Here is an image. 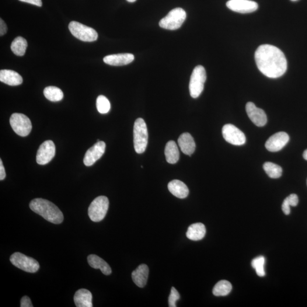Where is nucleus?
Returning a JSON list of instances; mask_svg holds the SVG:
<instances>
[{
    "mask_svg": "<svg viewBox=\"0 0 307 307\" xmlns=\"http://www.w3.org/2000/svg\"><path fill=\"white\" fill-rule=\"evenodd\" d=\"M255 60L258 68L268 78H280L287 71V62L284 52L273 45L263 44L258 47Z\"/></svg>",
    "mask_w": 307,
    "mask_h": 307,
    "instance_id": "1",
    "label": "nucleus"
},
{
    "mask_svg": "<svg viewBox=\"0 0 307 307\" xmlns=\"http://www.w3.org/2000/svg\"><path fill=\"white\" fill-rule=\"evenodd\" d=\"M29 207L33 212L53 224H59L64 221V216L62 211L50 201L41 198H35L30 202Z\"/></svg>",
    "mask_w": 307,
    "mask_h": 307,
    "instance_id": "2",
    "label": "nucleus"
},
{
    "mask_svg": "<svg viewBox=\"0 0 307 307\" xmlns=\"http://www.w3.org/2000/svg\"><path fill=\"white\" fill-rule=\"evenodd\" d=\"M134 147L136 153L142 154L148 144V131L144 119L139 118L134 125Z\"/></svg>",
    "mask_w": 307,
    "mask_h": 307,
    "instance_id": "3",
    "label": "nucleus"
},
{
    "mask_svg": "<svg viewBox=\"0 0 307 307\" xmlns=\"http://www.w3.org/2000/svg\"><path fill=\"white\" fill-rule=\"evenodd\" d=\"M206 79L207 74L203 66H197L192 73L189 85L190 93L193 98H197L203 91Z\"/></svg>",
    "mask_w": 307,
    "mask_h": 307,
    "instance_id": "4",
    "label": "nucleus"
},
{
    "mask_svg": "<svg viewBox=\"0 0 307 307\" xmlns=\"http://www.w3.org/2000/svg\"><path fill=\"white\" fill-rule=\"evenodd\" d=\"M186 12L182 8L174 9L160 21L159 25L163 29L175 30L179 29L186 19Z\"/></svg>",
    "mask_w": 307,
    "mask_h": 307,
    "instance_id": "5",
    "label": "nucleus"
},
{
    "mask_svg": "<svg viewBox=\"0 0 307 307\" xmlns=\"http://www.w3.org/2000/svg\"><path fill=\"white\" fill-rule=\"evenodd\" d=\"M109 204V200L106 197L100 196L96 197L88 208L90 219L95 222L102 221L107 214Z\"/></svg>",
    "mask_w": 307,
    "mask_h": 307,
    "instance_id": "6",
    "label": "nucleus"
},
{
    "mask_svg": "<svg viewBox=\"0 0 307 307\" xmlns=\"http://www.w3.org/2000/svg\"><path fill=\"white\" fill-rule=\"evenodd\" d=\"M68 28L73 36L80 41L91 43L96 41L98 38V34L95 29L78 22H71Z\"/></svg>",
    "mask_w": 307,
    "mask_h": 307,
    "instance_id": "7",
    "label": "nucleus"
},
{
    "mask_svg": "<svg viewBox=\"0 0 307 307\" xmlns=\"http://www.w3.org/2000/svg\"><path fill=\"white\" fill-rule=\"evenodd\" d=\"M10 261L14 266L27 273H36L40 267L39 263L34 258L19 252L13 254L10 256Z\"/></svg>",
    "mask_w": 307,
    "mask_h": 307,
    "instance_id": "8",
    "label": "nucleus"
},
{
    "mask_svg": "<svg viewBox=\"0 0 307 307\" xmlns=\"http://www.w3.org/2000/svg\"><path fill=\"white\" fill-rule=\"evenodd\" d=\"M10 124L16 133L22 137L29 135L32 129L29 118L22 113H13L10 117Z\"/></svg>",
    "mask_w": 307,
    "mask_h": 307,
    "instance_id": "9",
    "label": "nucleus"
},
{
    "mask_svg": "<svg viewBox=\"0 0 307 307\" xmlns=\"http://www.w3.org/2000/svg\"><path fill=\"white\" fill-rule=\"evenodd\" d=\"M223 137L229 144L241 146L246 143V136L243 132L232 124H226L222 129Z\"/></svg>",
    "mask_w": 307,
    "mask_h": 307,
    "instance_id": "10",
    "label": "nucleus"
},
{
    "mask_svg": "<svg viewBox=\"0 0 307 307\" xmlns=\"http://www.w3.org/2000/svg\"><path fill=\"white\" fill-rule=\"evenodd\" d=\"M55 155V146L51 140H47L40 146L37 152L36 160L40 165L49 163Z\"/></svg>",
    "mask_w": 307,
    "mask_h": 307,
    "instance_id": "11",
    "label": "nucleus"
},
{
    "mask_svg": "<svg viewBox=\"0 0 307 307\" xmlns=\"http://www.w3.org/2000/svg\"><path fill=\"white\" fill-rule=\"evenodd\" d=\"M226 6L232 11L240 13H250L256 11L258 3L251 0H229Z\"/></svg>",
    "mask_w": 307,
    "mask_h": 307,
    "instance_id": "12",
    "label": "nucleus"
},
{
    "mask_svg": "<svg viewBox=\"0 0 307 307\" xmlns=\"http://www.w3.org/2000/svg\"><path fill=\"white\" fill-rule=\"evenodd\" d=\"M289 137L287 133L285 132H278L271 136L267 139L265 144L267 151L271 152H277L280 151L287 144Z\"/></svg>",
    "mask_w": 307,
    "mask_h": 307,
    "instance_id": "13",
    "label": "nucleus"
},
{
    "mask_svg": "<svg viewBox=\"0 0 307 307\" xmlns=\"http://www.w3.org/2000/svg\"><path fill=\"white\" fill-rule=\"evenodd\" d=\"M246 110L247 116L256 126L262 127L266 124L267 118L264 111L257 108L253 103L246 104Z\"/></svg>",
    "mask_w": 307,
    "mask_h": 307,
    "instance_id": "14",
    "label": "nucleus"
},
{
    "mask_svg": "<svg viewBox=\"0 0 307 307\" xmlns=\"http://www.w3.org/2000/svg\"><path fill=\"white\" fill-rule=\"evenodd\" d=\"M106 148V143L103 141L97 142L86 152L83 160L85 165L86 166H92L103 155Z\"/></svg>",
    "mask_w": 307,
    "mask_h": 307,
    "instance_id": "15",
    "label": "nucleus"
},
{
    "mask_svg": "<svg viewBox=\"0 0 307 307\" xmlns=\"http://www.w3.org/2000/svg\"><path fill=\"white\" fill-rule=\"evenodd\" d=\"M134 56L130 53L113 54L106 56L103 61L106 64L114 66H121L130 64L134 61Z\"/></svg>",
    "mask_w": 307,
    "mask_h": 307,
    "instance_id": "16",
    "label": "nucleus"
},
{
    "mask_svg": "<svg viewBox=\"0 0 307 307\" xmlns=\"http://www.w3.org/2000/svg\"><path fill=\"white\" fill-rule=\"evenodd\" d=\"M149 273V270L147 265L145 264L139 265L137 269L132 271V280L138 287H144L147 284Z\"/></svg>",
    "mask_w": 307,
    "mask_h": 307,
    "instance_id": "17",
    "label": "nucleus"
},
{
    "mask_svg": "<svg viewBox=\"0 0 307 307\" xmlns=\"http://www.w3.org/2000/svg\"><path fill=\"white\" fill-rule=\"evenodd\" d=\"M177 142L181 152L185 154L191 156L194 153L196 145L193 137L188 132L181 134Z\"/></svg>",
    "mask_w": 307,
    "mask_h": 307,
    "instance_id": "18",
    "label": "nucleus"
},
{
    "mask_svg": "<svg viewBox=\"0 0 307 307\" xmlns=\"http://www.w3.org/2000/svg\"><path fill=\"white\" fill-rule=\"evenodd\" d=\"M0 81L9 86H16L22 85L23 79L15 71L2 69L0 71Z\"/></svg>",
    "mask_w": 307,
    "mask_h": 307,
    "instance_id": "19",
    "label": "nucleus"
},
{
    "mask_svg": "<svg viewBox=\"0 0 307 307\" xmlns=\"http://www.w3.org/2000/svg\"><path fill=\"white\" fill-rule=\"evenodd\" d=\"M74 302L77 307H92V295L88 289H80L74 296Z\"/></svg>",
    "mask_w": 307,
    "mask_h": 307,
    "instance_id": "20",
    "label": "nucleus"
},
{
    "mask_svg": "<svg viewBox=\"0 0 307 307\" xmlns=\"http://www.w3.org/2000/svg\"><path fill=\"white\" fill-rule=\"evenodd\" d=\"M168 189L174 196L179 198H184L189 194V190L186 184L179 180L171 181L168 184Z\"/></svg>",
    "mask_w": 307,
    "mask_h": 307,
    "instance_id": "21",
    "label": "nucleus"
},
{
    "mask_svg": "<svg viewBox=\"0 0 307 307\" xmlns=\"http://www.w3.org/2000/svg\"><path fill=\"white\" fill-rule=\"evenodd\" d=\"M90 267L95 269H100L104 275H109L111 273V269L109 264L99 256L91 254L87 258Z\"/></svg>",
    "mask_w": 307,
    "mask_h": 307,
    "instance_id": "22",
    "label": "nucleus"
},
{
    "mask_svg": "<svg viewBox=\"0 0 307 307\" xmlns=\"http://www.w3.org/2000/svg\"><path fill=\"white\" fill-rule=\"evenodd\" d=\"M206 233L205 226L202 223H195L188 227L186 236L192 241H199L204 238Z\"/></svg>",
    "mask_w": 307,
    "mask_h": 307,
    "instance_id": "23",
    "label": "nucleus"
},
{
    "mask_svg": "<svg viewBox=\"0 0 307 307\" xmlns=\"http://www.w3.org/2000/svg\"><path fill=\"white\" fill-rule=\"evenodd\" d=\"M165 154L167 162L170 164H175L179 159V152L176 143L174 141L167 142Z\"/></svg>",
    "mask_w": 307,
    "mask_h": 307,
    "instance_id": "24",
    "label": "nucleus"
},
{
    "mask_svg": "<svg viewBox=\"0 0 307 307\" xmlns=\"http://www.w3.org/2000/svg\"><path fill=\"white\" fill-rule=\"evenodd\" d=\"M27 47V41L22 37L15 38L11 44V50L13 53L19 57L25 55Z\"/></svg>",
    "mask_w": 307,
    "mask_h": 307,
    "instance_id": "25",
    "label": "nucleus"
},
{
    "mask_svg": "<svg viewBox=\"0 0 307 307\" xmlns=\"http://www.w3.org/2000/svg\"><path fill=\"white\" fill-rule=\"evenodd\" d=\"M45 97L52 102H59L64 98V93L58 87L49 86L45 88L44 91Z\"/></svg>",
    "mask_w": 307,
    "mask_h": 307,
    "instance_id": "26",
    "label": "nucleus"
},
{
    "mask_svg": "<svg viewBox=\"0 0 307 307\" xmlns=\"http://www.w3.org/2000/svg\"><path fill=\"white\" fill-rule=\"evenodd\" d=\"M232 289V284L229 281L222 280L215 285L213 289V294L216 296H224L228 295Z\"/></svg>",
    "mask_w": 307,
    "mask_h": 307,
    "instance_id": "27",
    "label": "nucleus"
},
{
    "mask_svg": "<svg viewBox=\"0 0 307 307\" xmlns=\"http://www.w3.org/2000/svg\"><path fill=\"white\" fill-rule=\"evenodd\" d=\"M263 169L271 178L277 179L282 175V167L274 163H265L263 165Z\"/></svg>",
    "mask_w": 307,
    "mask_h": 307,
    "instance_id": "28",
    "label": "nucleus"
},
{
    "mask_svg": "<svg viewBox=\"0 0 307 307\" xmlns=\"http://www.w3.org/2000/svg\"><path fill=\"white\" fill-rule=\"evenodd\" d=\"M299 203V198L296 194H291L287 197H286L283 202L282 211L286 215L290 214V207H296Z\"/></svg>",
    "mask_w": 307,
    "mask_h": 307,
    "instance_id": "29",
    "label": "nucleus"
},
{
    "mask_svg": "<svg viewBox=\"0 0 307 307\" xmlns=\"http://www.w3.org/2000/svg\"><path fill=\"white\" fill-rule=\"evenodd\" d=\"M97 110L101 114H106L110 110V103L106 96L100 95L96 100Z\"/></svg>",
    "mask_w": 307,
    "mask_h": 307,
    "instance_id": "30",
    "label": "nucleus"
},
{
    "mask_svg": "<svg viewBox=\"0 0 307 307\" xmlns=\"http://www.w3.org/2000/svg\"><path fill=\"white\" fill-rule=\"evenodd\" d=\"M265 258L263 256H259L253 260L252 266L256 270L257 274L260 277L265 276L264 271Z\"/></svg>",
    "mask_w": 307,
    "mask_h": 307,
    "instance_id": "31",
    "label": "nucleus"
},
{
    "mask_svg": "<svg viewBox=\"0 0 307 307\" xmlns=\"http://www.w3.org/2000/svg\"><path fill=\"white\" fill-rule=\"evenodd\" d=\"M180 298L179 292H177L176 288L172 287L169 298V307H176V302L180 299Z\"/></svg>",
    "mask_w": 307,
    "mask_h": 307,
    "instance_id": "32",
    "label": "nucleus"
},
{
    "mask_svg": "<svg viewBox=\"0 0 307 307\" xmlns=\"http://www.w3.org/2000/svg\"><path fill=\"white\" fill-rule=\"evenodd\" d=\"M20 306L22 307H33V305L30 299L27 296H24L21 300Z\"/></svg>",
    "mask_w": 307,
    "mask_h": 307,
    "instance_id": "33",
    "label": "nucleus"
},
{
    "mask_svg": "<svg viewBox=\"0 0 307 307\" xmlns=\"http://www.w3.org/2000/svg\"><path fill=\"white\" fill-rule=\"evenodd\" d=\"M7 32V26L4 22L1 19L0 20V36H2Z\"/></svg>",
    "mask_w": 307,
    "mask_h": 307,
    "instance_id": "34",
    "label": "nucleus"
},
{
    "mask_svg": "<svg viewBox=\"0 0 307 307\" xmlns=\"http://www.w3.org/2000/svg\"><path fill=\"white\" fill-rule=\"evenodd\" d=\"M20 1L30 3L36 5L37 6H42L43 5V2L42 0H19Z\"/></svg>",
    "mask_w": 307,
    "mask_h": 307,
    "instance_id": "35",
    "label": "nucleus"
},
{
    "mask_svg": "<svg viewBox=\"0 0 307 307\" xmlns=\"http://www.w3.org/2000/svg\"><path fill=\"white\" fill-rule=\"evenodd\" d=\"M6 173L4 167L3 166L2 161L0 159V180H2L5 178Z\"/></svg>",
    "mask_w": 307,
    "mask_h": 307,
    "instance_id": "36",
    "label": "nucleus"
},
{
    "mask_svg": "<svg viewBox=\"0 0 307 307\" xmlns=\"http://www.w3.org/2000/svg\"><path fill=\"white\" fill-rule=\"evenodd\" d=\"M303 158H305V159L307 160V149L306 150V151H305L304 152V153H303Z\"/></svg>",
    "mask_w": 307,
    "mask_h": 307,
    "instance_id": "37",
    "label": "nucleus"
},
{
    "mask_svg": "<svg viewBox=\"0 0 307 307\" xmlns=\"http://www.w3.org/2000/svg\"><path fill=\"white\" fill-rule=\"evenodd\" d=\"M127 1L129 2H134L136 1V0H127Z\"/></svg>",
    "mask_w": 307,
    "mask_h": 307,
    "instance_id": "38",
    "label": "nucleus"
},
{
    "mask_svg": "<svg viewBox=\"0 0 307 307\" xmlns=\"http://www.w3.org/2000/svg\"><path fill=\"white\" fill-rule=\"evenodd\" d=\"M291 1H297L298 0H291Z\"/></svg>",
    "mask_w": 307,
    "mask_h": 307,
    "instance_id": "39",
    "label": "nucleus"
}]
</instances>
